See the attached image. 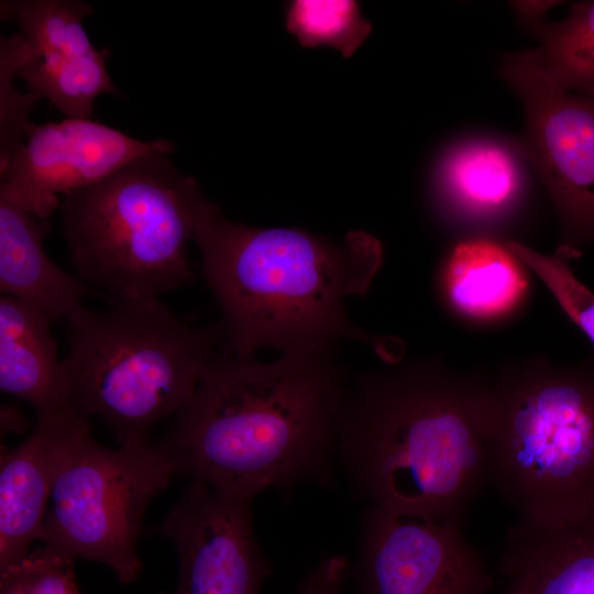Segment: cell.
I'll return each instance as SVG.
<instances>
[{
	"label": "cell",
	"instance_id": "6da1fadb",
	"mask_svg": "<svg viewBox=\"0 0 594 594\" xmlns=\"http://www.w3.org/2000/svg\"><path fill=\"white\" fill-rule=\"evenodd\" d=\"M329 351L260 362L221 349L157 443L176 474L251 499L324 480L348 397Z\"/></svg>",
	"mask_w": 594,
	"mask_h": 594
},
{
	"label": "cell",
	"instance_id": "7a4b0ae2",
	"mask_svg": "<svg viewBox=\"0 0 594 594\" xmlns=\"http://www.w3.org/2000/svg\"><path fill=\"white\" fill-rule=\"evenodd\" d=\"M194 241L234 353L326 351L343 339L376 344L344 308L378 271L382 248L374 237L350 232L339 243L300 229L249 227L208 200Z\"/></svg>",
	"mask_w": 594,
	"mask_h": 594
},
{
	"label": "cell",
	"instance_id": "3957f363",
	"mask_svg": "<svg viewBox=\"0 0 594 594\" xmlns=\"http://www.w3.org/2000/svg\"><path fill=\"white\" fill-rule=\"evenodd\" d=\"M485 389L411 370L363 378L348 394L341 457L372 506L462 520L487 479Z\"/></svg>",
	"mask_w": 594,
	"mask_h": 594
},
{
	"label": "cell",
	"instance_id": "277c9868",
	"mask_svg": "<svg viewBox=\"0 0 594 594\" xmlns=\"http://www.w3.org/2000/svg\"><path fill=\"white\" fill-rule=\"evenodd\" d=\"M65 322L67 404L101 418L119 444L148 442L154 426L185 406L224 338L220 323L190 326L158 298L107 310L82 304Z\"/></svg>",
	"mask_w": 594,
	"mask_h": 594
},
{
	"label": "cell",
	"instance_id": "5b68a950",
	"mask_svg": "<svg viewBox=\"0 0 594 594\" xmlns=\"http://www.w3.org/2000/svg\"><path fill=\"white\" fill-rule=\"evenodd\" d=\"M207 201L197 179L163 152L64 195L59 209L77 277L112 305L187 285L188 243Z\"/></svg>",
	"mask_w": 594,
	"mask_h": 594
},
{
	"label": "cell",
	"instance_id": "8992f818",
	"mask_svg": "<svg viewBox=\"0 0 594 594\" xmlns=\"http://www.w3.org/2000/svg\"><path fill=\"white\" fill-rule=\"evenodd\" d=\"M485 405L487 479L521 519L594 508V373L505 381Z\"/></svg>",
	"mask_w": 594,
	"mask_h": 594
},
{
	"label": "cell",
	"instance_id": "52a82bcc",
	"mask_svg": "<svg viewBox=\"0 0 594 594\" xmlns=\"http://www.w3.org/2000/svg\"><path fill=\"white\" fill-rule=\"evenodd\" d=\"M174 474L157 444L109 449L89 433L58 474L38 541L66 559L102 563L120 583H132L142 569L136 540L144 514Z\"/></svg>",
	"mask_w": 594,
	"mask_h": 594
},
{
	"label": "cell",
	"instance_id": "ba28073f",
	"mask_svg": "<svg viewBox=\"0 0 594 594\" xmlns=\"http://www.w3.org/2000/svg\"><path fill=\"white\" fill-rule=\"evenodd\" d=\"M359 594H490L494 581L459 520L399 516L375 506L361 519Z\"/></svg>",
	"mask_w": 594,
	"mask_h": 594
},
{
	"label": "cell",
	"instance_id": "9c48e42d",
	"mask_svg": "<svg viewBox=\"0 0 594 594\" xmlns=\"http://www.w3.org/2000/svg\"><path fill=\"white\" fill-rule=\"evenodd\" d=\"M174 148L169 140H140L92 119L30 121L23 141L0 161V200L48 219L64 195L138 157Z\"/></svg>",
	"mask_w": 594,
	"mask_h": 594
},
{
	"label": "cell",
	"instance_id": "30bf717a",
	"mask_svg": "<svg viewBox=\"0 0 594 594\" xmlns=\"http://www.w3.org/2000/svg\"><path fill=\"white\" fill-rule=\"evenodd\" d=\"M503 76L526 110L525 145L571 233L594 237V98L550 79L526 53Z\"/></svg>",
	"mask_w": 594,
	"mask_h": 594
},
{
	"label": "cell",
	"instance_id": "8fae6325",
	"mask_svg": "<svg viewBox=\"0 0 594 594\" xmlns=\"http://www.w3.org/2000/svg\"><path fill=\"white\" fill-rule=\"evenodd\" d=\"M252 501L190 482L153 530L177 550L172 594H260L272 569L254 539Z\"/></svg>",
	"mask_w": 594,
	"mask_h": 594
},
{
	"label": "cell",
	"instance_id": "7c38bea8",
	"mask_svg": "<svg viewBox=\"0 0 594 594\" xmlns=\"http://www.w3.org/2000/svg\"><path fill=\"white\" fill-rule=\"evenodd\" d=\"M90 433L89 418L68 405L37 413L31 436L0 463V572L21 561L38 540L58 474Z\"/></svg>",
	"mask_w": 594,
	"mask_h": 594
},
{
	"label": "cell",
	"instance_id": "4fadbf2b",
	"mask_svg": "<svg viewBox=\"0 0 594 594\" xmlns=\"http://www.w3.org/2000/svg\"><path fill=\"white\" fill-rule=\"evenodd\" d=\"M48 231V219L0 200V290L56 323L84 298L100 295L47 257L43 241Z\"/></svg>",
	"mask_w": 594,
	"mask_h": 594
},
{
	"label": "cell",
	"instance_id": "5bb4252c",
	"mask_svg": "<svg viewBox=\"0 0 594 594\" xmlns=\"http://www.w3.org/2000/svg\"><path fill=\"white\" fill-rule=\"evenodd\" d=\"M54 323L19 299L0 297V388L36 409L68 405Z\"/></svg>",
	"mask_w": 594,
	"mask_h": 594
},
{
	"label": "cell",
	"instance_id": "9a60e30c",
	"mask_svg": "<svg viewBox=\"0 0 594 594\" xmlns=\"http://www.w3.org/2000/svg\"><path fill=\"white\" fill-rule=\"evenodd\" d=\"M0 53L10 58L16 76L30 91L47 99L65 119H91L95 99L106 92H118L106 67L109 57L106 51L34 57L18 33L1 41Z\"/></svg>",
	"mask_w": 594,
	"mask_h": 594
},
{
	"label": "cell",
	"instance_id": "2e32d148",
	"mask_svg": "<svg viewBox=\"0 0 594 594\" xmlns=\"http://www.w3.org/2000/svg\"><path fill=\"white\" fill-rule=\"evenodd\" d=\"M449 299L462 312L491 317L507 311L522 295L526 282L516 256L487 241L459 244L446 272Z\"/></svg>",
	"mask_w": 594,
	"mask_h": 594
},
{
	"label": "cell",
	"instance_id": "e0dca14e",
	"mask_svg": "<svg viewBox=\"0 0 594 594\" xmlns=\"http://www.w3.org/2000/svg\"><path fill=\"white\" fill-rule=\"evenodd\" d=\"M519 8L540 42L527 52L532 62L561 87L594 98V1L573 3L557 23L539 20L530 6Z\"/></svg>",
	"mask_w": 594,
	"mask_h": 594
},
{
	"label": "cell",
	"instance_id": "ac0fdd59",
	"mask_svg": "<svg viewBox=\"0 0 594 594\" xmlns=\"http://www.w3.org/2000/svg\"><path fill=\"white\" fill-rule=\"evenodd\" d=\"M441 179L448 194L476 211H492L517 194L520 175L508 151L492 143H473L451 153Z\"/></svg>",
	"mask_w": 594,
	"mask_h": 594
},
{
	"label": "cell",
	"instance_id": "d6986e66",
	"mask_svg": "<svg viewBox=\"0 0 594 594\" xmlns=\"http://www.w3.org/2000/svg\"><path fill=\"white\" fill-rule=\"evenodd\" d=\"M6 2L2 13L14 18L31 51L41 57L48 53L87 55L98 50L90 42L85 18L94 9L78 0H19Z\"/></svg>",
	"mask_w": 594,
	"mask_h": 594
},
{
	"label": "cell",
	"instance_id": "ffe728a7",
	"mask_svg": "<svg viewBox=\"0 0 594 594\" xmlns=\"http://www.w3.org/2000/svg\"><path fill=\"white\" fill-rule=\"evenodd\" d=\"M286 28L302 47L328 45L350 57L371 33V23L353 0H294L286 10Z\"/></svg>",
	"mask_w": 594,
	"mask_h": 594
},
{
	"label": "cell",
	"instance_id": "44dd1931",
	"mask_svg": "<svg viewBox=\"0 0 594 594\" xmlns=\"http://www.w3.org/2000/svg\"><path fill=\"white\" fill-rule=\"evenodd\" d=\"M529 594H594V515L544 550Z\"/></svg>",
	"mask_w": 594,
	"mask_h": 594
},
{
	"label": "cell",
	"instance_id": "7402d4cb",
	"mask_svg": "<svg viewBox=\"0 0 594 594\" xmlns=\"http://www.w3.org/2000/svg\"><path fill=\"white\" fill-rule=\"evenodd\" d=\"M508 250L543 280L570 319L594 344V294L573 274L565 260L542 255L519 243Z\"/></svg>",
	"mask_w": 594,
	"mask_h": 594
},
{
	"label": "cell",
	"instance_id": "603a6c76",
	"mask_svg": "<svg viewBox=\"0 0 594 594\" xmlns=\"http://www.w3.org/2000/svg\"><path fill=\"white\" fill-rule=\"evenodd\" d=\"M0 594H81L73 560L41 546L0 572Z\"/></svg>",
	"mask_w": 594,
	"mask_h": 594
},
{
	"label": "cell",
	"instance_id": "cb8c5ba5",
	"mask_svg": "<svg viewBox=\"0 0 594 594\" xmlns=\"http://www.w3.org/2000/svg\"><path fill=\"white\" fill-rule=\"evenodd\" d=\"M348 575V560L336 554L310 569L297 586L296 594H342Z\"/></svg>",
	"mask_w": 594,
	"mask_h": 594
},
{
	"label": "cell",
	"instance_id": "d4e9b609",
	"mask_svg": "<svg viewBox=\"0 0 594 594\" xmlns=\"http://www.w3.org/2000/svg\"><path fill=\"white\" fill-rule=\"evenodd\" d=\"M25 428V419L21 411L10 405L1 407V436L8 432H21Z\"/></svg>",
	"mask_w": 594,
	"mask_h": 594
},
{
	"label": "cell",
	"instance_id": "484cf974",
	"mask_svg": "<svg viewBox=\"0 0 594 594\" xmlns=\"http://www.w3.org/2000/svg\"><path fill=\"white\" fill-rule=\"evenodd\" d=\"M506 594V593H505Z\"/></svg>",
	"mask_w": 594,
	"mask_h": 594
}]
</instances>
